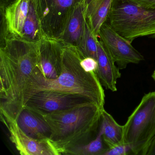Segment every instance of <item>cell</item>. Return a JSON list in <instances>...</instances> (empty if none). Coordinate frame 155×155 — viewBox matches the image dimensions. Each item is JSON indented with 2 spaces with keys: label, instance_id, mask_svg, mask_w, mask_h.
Wrapping results in <instances>:
<instances>
[{
  "label": "cell",
  "instance_id": "1",
  "mask_svg": "<svg viewBox=\"0 0 155 155\" xmlns=\"http://www.w3.org/2000/svg\"><path fill=\"white\" fill-rule=\"evenodd\" d=\"M38 41L14 37L0 49L1 118L16 120L24 109L29 80L38 68Z\"/></svg>",
  "mask_w": 155,
  "mask_h": 155
},
{
  "label": "cell",
  "instance_id": "2",
  "mask_svg": "<svg viewBox=\"0 0 155 155\" xmlns=\"http://www.w3.org/2000/svg\"><path fill=\"white\" fill-rule=\"evenodd\" d=\"M85 56L76 45L63 43L60 75L55 79L44 77L38 68L29 80L24 92V107L32 94L52 91L83 97L103 109L105 95L96 72L85 71L81 61Z\"/></svg>",
  "mask_w": 155,
  "mask_h": 155
},
{
  "label": "cell",
  "instance_id": "3",
  "mask_svg": "<svg viewBox=\"0 0 155 155\" xmlns=\"http://www.w3.org/2000/svg\"><path fill=\"white\" fill-rule=\"evenodd\" d=\"M103 109L90 103L42 115L51 130L50 140L60 155L96 138Z\"/></svg>",
  "mask_w": 155,
  "mask_h": 155
},
{
  "label": "cell",
  "instance_id": "4",
  "mask_svg": "<svg viewBox=\"0 0 155 155\" xmlns=\"http://www.w3.org/2000/svg\"><path fill=\"white\" fill-rule=\"evenodd\" d=\"M107 20L116 32L131 43L140 37L155 38V9L130 0H113Z\"/></svg>",
  "mask_w": 155,
  "mask_h": 155
},
{
  "label": "cell",
  "instance_id": "5",
  "mask_svg": "<svg viewBox=\"0 0 155 155\" xmlns=\"http://www.w3.org/2000/svg\"><path fill=\"white\" fill-rule=\"evenodd\" d=\"M123 127L124 143L132 154L146 155L155 137V91L144 95Z\"/></svg>",
  "mask_w": 155,
  "mask_h": 155
},
{
  "label": "cell",
  "instance_id": "6",
  "mask_svg": "<svg viewBox=\"0 0 155 155\" xmlns=\"http://www.w3.org/2000/svg\"><path fill=\"white\" fill-rule=\"evenodd\" d=\"M90 103L91 102L80 96L52 91H41L29 97L25 108L44 115Z\"/></svg>",
  "mask_w": 155,
  "mask_h": 155
},
{
  "label": "cell",
  "instance_id": "7",
  "mask_svg": "<svg viewBox=\"0 0 155 155\" xmlns=\"http://www.w3.org/2000/svg\"><path fill=\"white\" fill-rule=\"evenodd\" d=\"M99 37L120 70L126 68L128 64H138L144 60L131 42L118 34L107 22L102 25Z\"/></svg>",
  "mask_w": 155,
  "mask_h": 155
},
{
  "label": "cell",
  "instance_id": "8",
  "mask_svg": "<svg viewBox=\"0 0 155 155\" xmlns=\"http://www.w3.org/2000/svg\"><path fill=\"white\" fill-rule=\"evenodd\" d=\"M8 130L10 139L21 155H60L50 140H39L25 134L17 121L1 118Z\"/></svg>",
  "mask_w": 155,
  "mask_h": 155
},
{
  "label": "cell",
  "instance_id": "9",
  "mask_svg": "<svg viewBox=\"0 0 155 155\" xmlns=\"http://www.w3.org/2000/svg\"><path fill=\"white\" fill-rule=\"evenodd\" d=\"M38 43V68L46 78H57L61 72L63 43L44 36Z\"/></svg>",
  "mask_w": 155,
  "mask_h": 155
},
{
  "label": "cell",
  "instance_id": "10",
  "mask_svg": "<svg viewBox=\"0 0 155 155\" xmlns=\"http://www.w3.org/2000/svg\"><path fill=\"white\" fill-rule=\"evenodd\" d=\"M98 69L97 74L101 83L106 89L117 91V80L121 77L120 69L101 41H97Z\"/></svg>",
  "mask_w": 155,
  "mask_h": 155
},
{
  "label": "cell",
  "instance_id": "11",
  "mask_svg": "<svg viewBox=\"0 0 155 155\" xmlns=\"http://www.w3.org/2000/svg\"><path fill=\"white\" fill-rule=\"evenodd\" d=\"M17 122L28 136L39 140H50V127L41 114L25 108L20 113Z\"/></svg>",
  "mask_w": 155,
  "mask_h": 155
},
{
  "label": "cell",
  "instance_id": "12",
  "mask_svg": "<svg viewBox=\"0 0 155 155\" xmlns=\"http://www.w3.org/2000/svg\"><path fill=\"white\" fill-rule=\"evenodd\" d=\"M85 18L97 37H99L102 25L106 22L113 0H81Z\"/></svg>",
  "mask_w": 155,
  "mask_h": 155
},
{
  "label": "cell",
  "instance_id": "13",
  "mask_svg": "<svg viewBox=\"0 0 155 155\" xmlns=\"http://www.w3.org/2000/svg\"><path fill=\"white\" fill-rule=\"evenodd\" d=\"M31 0H15L5 10L7 30L13 37L22 38Z\"/></svg>",
  "mask_w": 155,
  "mask_h": 155
},
{
  "label": "cell",
  "instance_id": "14",
  "mask_svg": "<svg viewBox=\"0 0 155 155\" xmlns=\"http://www.w3.org/2000/svg\"><path fill=\"white\" fill-rule=\"evenodd\" d=\"M100 130L104 141L109 149L124 143L123 126L119 124L110 114L103 109L101 113Z\"/></svg>",
  "mask_w": 155,
  "mask_h": 155
},
{
  "label": "cell",
  "instance_id": "15",
  "mask_svg": "<svg viewBox=\"0 0 155 155\" xmlns=\"http://www.w3.org/2000/svg\"><path fill=\"white\" fill-rule=\"evenodd\" d=\"M86 18L84 8L81 0L75 4L69 15L67 24V37L70 44L78 46L80 42L84 31Z\"/></svg>",
  "mask_w": 155,
  "mask_h": 155
},
{
  "label": "cell",
  "instance_id": "16",
  "mask_svg": "<svg viewBox=\"0 0 155 155\" xmlns=\"http://www.w3.org/2000/svg\"><path fill=\"white\" fill-rule=\"evenodd\" d=\"M109 149V147L104 141L99 129L97 137L93 140L86 145L71 149L64 155H104Z\"/></svg>",
  "mask_w": 155,
  "mask_h": 155
},
{
  "label": "cell",
  "instance_id": "17",
  "mask_svg": "<svg viewBox=\"0 0 155 155\" xmlns=\"http://www.w3.org/2000/svg\"><path fill=\"white\" fill-rule=\"evenodd\" d=\"M98 37L93 33L86 18L84 31L80 42L77 47L85 57L97 59V41Z\"/></svg>",
  "mask_w": 155,
  "mask_h": 155
},
{
  "label": "cell",
  "instance_id": "18",
  "mask_svg": "<svg viewBox=\"0 0 155 155\" xmlns=\"http://www.w3.org/2000/svg\"><path fill=\"white\" fill-rule=\"evenodd\" d=\"M38 28L37 8L35 6V2L33 0H31L28 13L24 24L22 38L36 41L34 40L38 32Z\"/></svg>",
  "mask_w": 155,
  "mask_h": 155
},
{
  "label": "cell",
  "instance_id": "19",
  "mask_svg": "<svg viewBox=\"0 0 155 155\" xmlns=\"http://www.w3.org/2000/svg\"><path fill=\"white\" fill-rule=\"evenodd\" d=\"M132 154L130 147L123 143L110 148L104 155H127Z\"/></svg>",
  "mask_w": 155,
  "mask_h": 155
},
{
  "label": "cell",
  "instance_id": "20",
  "mask_svg": "<svg viewBox=\"0 0 155 155\" xmlns=\"http://www.w3.org/2000/svg\"><path fill=\"white\" fill-rule=\"evenodd\" d=\"M81 64L85 71L88 72H97L98 65L97 61L94 58L84 57L81 61Z\"/></svg>",
  "mask_w": 155,
  "mask_h": 155
},
{
  "label": "cell",
  "instance_id": "21",
  "mask_svg": "<svg viewBox=\"0 0 155 155\" xmlns=\"http://www.w3.org/2000/svg\"><path fill=\"white\" fill-rule=\"evenodd\" d=\"M55 5L60 9L65 10L71 8L75 0H53Z\"/></svg>",
  "mask_w": 155,
  "mask_h": 155
},
{
  "label": "cell",
  "instance_id": "22",
  "mask_svg": "<svg viewBox=\"0 0 155 155\" xmlns=\"http://www.w3.org/2000/svg\"><path fill=\"white\" fill-rule=\"evenodd\" d=\"M140 6L155 9V0H130Z\"/></svg>",
  "mask_w": 155,
  "mask_h": 155
},
{
  "label": "cell",
  "instance_id": "23",
  "mask_svg": "<svg viewBox=\"0 0 155 155\" xmlns=\"http://www.w3.org/2000/svg\"><path fill=\"white\" fill-rule=\"evenodd\" d=\"M146 155H155V137L148 148Z\"/></svg>",
  "mask_w": 155,
  "mask_h": 155
},
{
  "label": "cell",
  "instance_id": "24",
  "mask_svg": "<svg viewBox=\"0 0 155 155\" xmlns=\"http://www.w3.org/2000/svg\"><path fill=\"white\" fill-rule=\"evenodd\" d=\"M151 77H152V78L153 79V80L155 81V70H154V71H153V73H152V75H151Z\"/></svg>",
  "mask_w": 155,
  "mask_h": 155
}]
</instances>
